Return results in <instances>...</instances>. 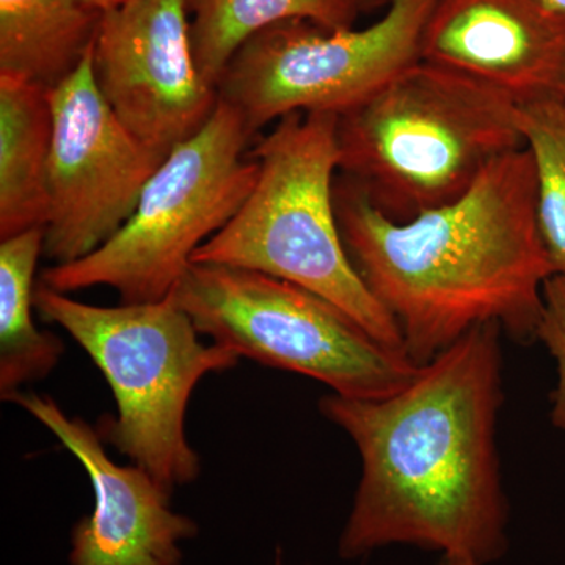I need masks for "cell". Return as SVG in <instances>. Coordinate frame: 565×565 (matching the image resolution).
Instances as JSON below:
<instances>
[{"label": "cell", "instance_id": "1", "mask_svg": "<svg viewBox=\"0 0 565 565\" xmlns=\"http://www.w3.org/2000/svg\"><path fill=\"white\" fill-rule=\"evenodd\" d=\"M501 333L497 323L475 327L388 396L319 401L362 457L338 545L343 559L412 545L487 565L508 552L497 446Z\"/></svg>", "mask_w": 565, "mask_h": 565}, {"label": "cell", "instance_id": "2", "mask_svg": "<svg viewBox=\"0 0 565 565\" xmlns=\"http://www.w3.org/2000/svg\"><path fill=\"white\" fill-rule=\"evenodd\" d=\"M334 207L349 259L418 366L484 323L519 343L537 340L545 282L555 274L526 147L497 159L455 202L408 221L388 217L341 174Z\"/></svg>", "mask_w": 565, "mask_h": 565}, {"label": "cell", "instance_id": "3", "mask_svg": "<svg viewBox=\"0 0 565 565\" xmlns=\"http://www.w3.org/2000/svg\"><path fill=\"white\" fill-rule=\"evenodd\" d=\"M337 137L338 174L399 222L455 202L525 147L511 96L423 61L340 115Z\"/></svg>", "mask_w": 565, "mask_h": 565}, {"label": "cell", "instance_id": "4", "mask_svg": "<svg viewBox=\"0 0 565 565\" xmlns=\"http://www.w3.org/2000/svg\"><path fill=\"white\" fill-rule=\"evenodd\" d=\"M338 115L291 114L253 148L258 178L225 226L192 264L255 270L302 286L355 319L388 348L403 334L366 288L345 252L334 207L340 172Z\"/></svg>", "mask_w": 565, "mask_h": 565}, {"label": "cell", "instance_id": "5", "mask_svg": "<svg viewBox=\"0 0 565 565\" xmlns=\"http://www.w3.org/2000/svg\"><path fill=\"white\" fill-rule=\"evenodd\" d=\"M35 308L57 323L102 370L117 403L98 433L120 455L172 493L200 476L202 462L185 434L196 385L241 356L206 344L173 294L159 302L98 307L36 282Z\"/></svg>", "mask_w": 565, "mask_h": 565}, {"label": "cell", "instance_id": "6", "mask_svg": "<svg viewBox=\"0 0 565 565\" xmlns=\"http://www.w3.org/2000/svg\"><path fill=\"white\" fill-rule=\"evenodd\" d=\"M252 137L239 111L218 98L210 121L152 174L120 232L85 258L52 264L40 281L65 294L107 286L121 303L167 299L193 253L250 195L258 178V162L245 156Z\"/></svg>", "mask_w": 565, "mask_h": 565}, {"label": "cell", "instance_id": "7", "mask_svg": "<svg viewBox=\"0 0 565 565\" xmlns=\"http://www.w3.org/2000/svg\"><path fill=\"white\" fill-rule=\"evenodd\" d=\"M172 294L212 343L263 366L307 375L341 396L385 397L422 370L337 305L270 275L193 263Z\"/></svg>", "mask_w": 565, "mask_h": 565}, {"label": "cell", "instance_id": "8", "mask_svg": "<svg viewBox=\"0 0 565 565\" xmlns=\"http://www.w3.org/2000/svg\"><path fill=\"white\" fill-rule=\"evenodd\" d=\"M435 0H390L381 20L329 31L311 21L278 22L239 47L217 82L253 136L291 114H345L419 61Z\"/></svg>", "mask_w": 565, "mask_h": 565}, {"label": "cell", "instance_id": "9", "mask_svg": "<svg viewBox=\"0 0 565 565\" xmlns=\"http://www.w3.org/2000/svg\"><path fill=\"white\" fill-rule=\"evenodd\" d=\"M92 50L50 90V212L43 256L54 264L85 258L120 232L170 154L118 120L96 85Z\"/></svg>", "mask_w": 565, "mask_h": 565}, {"label": "cell", "instance_id": "10", "mask_svg": "<svg viewBox=\"0 0 565 565\" xmlns=\"http://www.w3.org/2000/svg\"><path fill=\"white\" fill-rule=\"evenodd\" d=\"M93 76L118 120L166 152L192 139L218 103L193 57L184 0H131L103 11Z\"/></svg>", "mask_w": 565, "mask_h": 565}, {"label": "cell", "instance_id": "11", "mask_svg": "<svg viewBox=\"0 0 565 565\" xmlns=\"http://www.w3.org/2000/svg\"><path fill=\"white\" fill-rule=\"evenodd\" d=\"M9 403L51 430L90 479L95 511L71 531V565H181L180 544L199 526L173 511L172 493L143 468L111 460L98 429L66 415L52 397L21 392Z\"/></svg>", "mask_w": 565, "mask_h": 565}, {"label": "cell", "instance_id": "12", "mask_svg": "<svg viewBox=\"0 0 565 565\" xmlns=\"http://www.w3.org/2000/svg\"><path fill=\"white\" fill-rule=\"evenodd\" d=\"M419 61L489 85L515 103L565 96V18L539 0H435Z\"/></svg>", "mask_w": 565, "mask_h": 565}, {"label": "cell", "instance_id": "13", "mask_svg": "<svg viewBox=\"0 0 565 565\" xmlns=\"http://www.w3.org/2000/svg\"><path fill=\"white\" fill-rule=\"evenodd\" d=\"M50 88L0 74V241L46 228Z\"/></svg>", "mask_w": 565, "mask_h": 565}, {"label": "cell", "instance_id": "14", "mask_svg": "<svg viewBox=\"0 0 565 565\" xmlns=\"http://www.w3.org/2000/svg\"><path fill=\"white\" fill-rule=\"evenodd\" d=\"M102 17L87 0H0V74L51 90L92 50Z\"/></svg>", "mask_w": 565, "mask_h": 565}, {"label": "cell", "instance_id": "15", "mask_svg": "<svg viewBox=\"0 0 565 565\" xmlns=\"http://www.w3.org/2000/svg\"><path fill=\"white\" fill-rule=\"evenodd\" d=\"M46 230H28L0 241V397L9 403L25 385L43 381L61 363L65 344L36 329L35 270Z\"/></svg>", "mask_w": 565, "mask_h": 565}, {"label": "cell", "instance_id": "16", "mask_svg": "<svg viewBox=\"0 0 565 565\" xmlns=\"http://www.w3.org/2000/svg\"><path fill=\"white\" fill-rule=\"evenodd\" d=\"M193 57L207 84L217 88L223 71L256 33L278 22L311 21L329 31L352 29L360 0H184Z\"/></svg>", "mask_w": 565, "mask_h": 565}, {"label": "cell", "instance_id": "17", "mask_svg": "<svg viewBox=\"0 0 565 565\" xmlns=\"http://www.w3.org/2000/svg\"><path fill=\"white\" fill-rule=\"evenodd\" d=\"M523 143L533 156L537 222L553 274L565 275V96L516 103Z\"/></svg>", "mask_w": 565, "mask_h": 565}, {"label": "cell", "instance_id": "18", "mask_svg": "<svg viewBox=\"0 0 565 565\" xmlns=\"http://www.w3.org/2000/svg\"><path fill=\"white\" fill-rule=\"evenodd\" d=\"M537 341L545 345L556 362L557 382L552 394L550 418L553 426L565 433V275H552L545 282Z\"/></svg>", "mask_w": 565, "mask_h": 565}, {"label": "cell", "instance_id": "19", "mask_svg": "<svg viewBox=\"0 0 565 565\" xmlns=\"http://www.w3.org/2000/svg\"><path fill=\"white\" fill-rule=\"evenodd\" d=\"M87 2L90 3L93 9L107 11L125 6V3L131 2V0H87Z\"/></svg>", "mask_w": 565, "mask_h": 565}, {"label": "cell", "instance_id": "20", "mask_svg": "<svg viewBox=\"0 0 565 565\" xmlns=\"http://www.w3.org/2000/svg\"><path fill=\"white\" fill-rule=\"evenodd\" d=\"M546 10L565 18V0H539Z\"/></svg>", "mask_w": 565, "mask_h": 565}]
</instances>
